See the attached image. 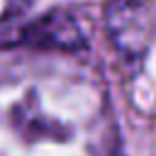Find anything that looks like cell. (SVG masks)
<instances>
[{
	"instance_id": "4",
	"label": "cell",
	"mask_w": 156,
	"mask_h": 156,
	"mask_svg": "<svg viewBox=\"0 0 156 156\" xmlns=\"http://www.w3.org/2000/svg\"><path fill=\"white\" fill-rule=\"evenodd\" d=\"M34 0H0V22H7V20H15L20 17L24 10L32 7Z\"/></svg>"
},
{
	"instance_id": "2",
	"label": "cell",
	"mask_w": 156,
	"mask_h": 156,
	"mask_svg": "<svg viewBox=\"0 0 156 156\" xmlns=\"http://www.w3.org/2000/svg\"><path fill=\"white\" fill-rule=\"evenodd\" d=\"M102 24L112 49L127 61L144 58L156 34L154 12L144 0H107Z\"/></svg>"
},
{
	"instance_id": "3",
	"label": "cell",
	"mask_w": 156,
	"mask_h": 156,
	"mask_svg": "<svg viewBox=\"0 0 156 156\" xmlns=\"http://www.w3.org/2000/svg\"><path fill=\"white\" fill-rule=\"evenodd\" d=\"M24 41L39 49H58V51H73V49L85 46L80 27L73 22V17L61 15V12H51L41 17L37 24H32L27 29Z\"/></svg>"
},
{
	"instance_id": "1",
	"label": "cell",
	"mask_w": 156,
	"mask_h": 156,
	"mask_svg": "<svg viewBox=\"0 0 156 156\" xmlns=\"http://www.w3.org/2000/svg\"><path fill=\"white\" fill-rule=\"evenodd\" d=\"M115 124L102 83L29 66L0 76V156H107Z\"/></svg>"
}]
</instances>
